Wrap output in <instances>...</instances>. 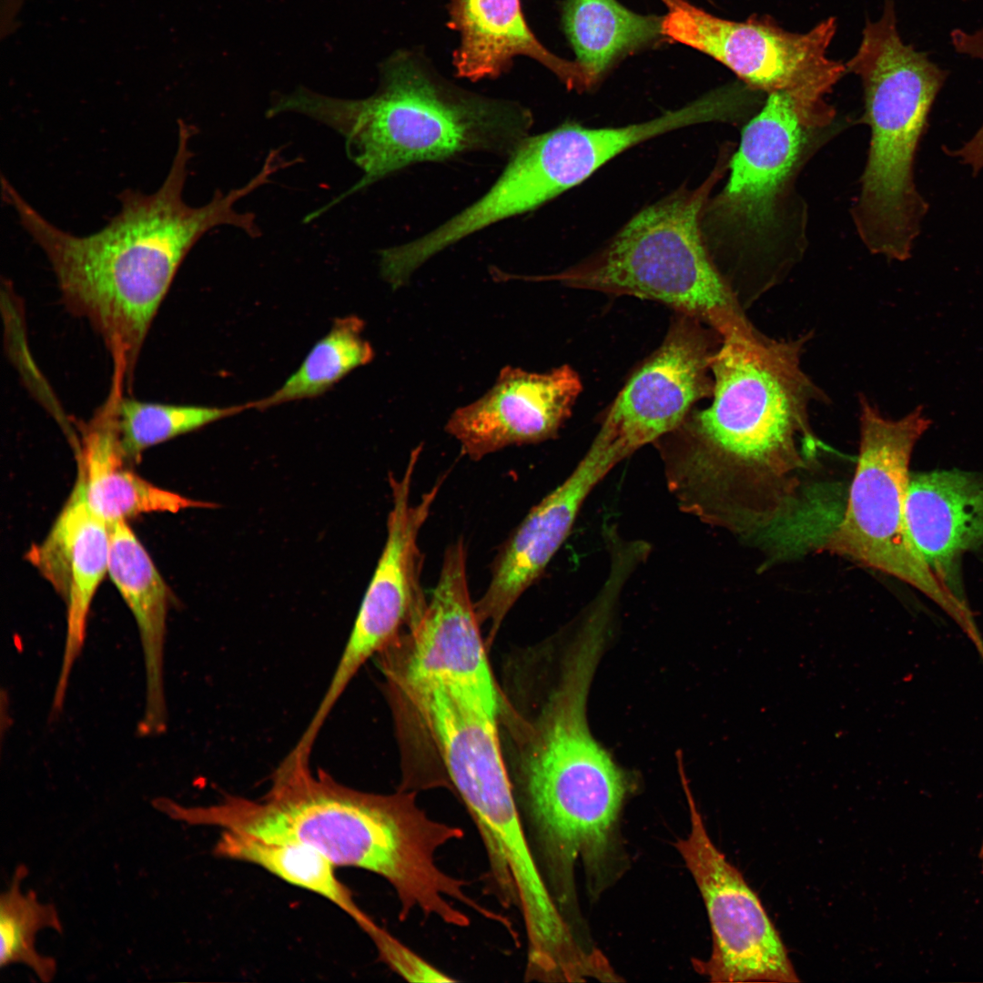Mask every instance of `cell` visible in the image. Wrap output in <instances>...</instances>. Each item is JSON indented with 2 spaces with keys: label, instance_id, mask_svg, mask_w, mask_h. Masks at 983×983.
Returning <instances> with one entry per match:
<instances>
[{
  "label": "cell",
  "instance_id": "obj_29",
  "mask_svg": "<svg viewBox=\"0 0 983 983\" xmlns=\"http://www.w3.org/2000/svg\"><path fill=\"white\" fill-rule=\"evenodd\" d=\"M366 934L375 946L379 959L406 980L410 982L455 981L380 926L376 925Z\"/></svg>",
  "mask_w": 983,
  "mask_h": 983
},
{
  "label": "cell",
  "instance_id": "obj_24",
  "mask_svg": "<svg viewBox=\"0 0 983 983\" xmlns=\"http://www.w3.org/2000/svg\"><path fill=\"white\" fill-rule=\"evenodd\" d=\"M663 16L637 14L617 0H566L563 31L588 88L621 58L664 39Z\"/></svg>",
  "mask_w": 983,
  "mask_h": 983
},
{
  "label": "cell",
  "instance_id": "obj_9",
  "mask_svg": "<svg viewBox=\"0 0 983 983\" xmlns=\"http://www.w3.org/2000/svg\"><path fill=\"white\" fill-rule=\"evenodd\" d=\"M413 707L478 828L501 905L516 907L529 928L551 926L560 911L532 852L502 757L499 709L445 683L422 687Z\"/></svg>",
  "mask_w": 983,
  "mask_h": 983
},
{
  "label": "cell",
  "instance_id": "obj_4",
  "mask_svg": "<svg viewBox=\"0 0 983 983\" xmlns=\"http://www.w3.org/2000/svg\"><path fill=\"white\" fill-rule=\"evenodd\" d=\"M288 112L340 134L348 157L362 172L349 189L309 213V221L412 164L473 152L509 157L532 126V115L522 104L461 88L410 50L396 51L383 61L371 96L338 98L300 86L276 95L266 116Z\"/></svg>",
  "mask_w": 983,
  "mask_h": 983
},
{
  "label": "cell",
  "instance_id": "obj_1",
  "mask_svg": "<svg viewBox=\"0 0 983 983\" xmlns=\"http://www.w3.org/2000/svg\"><path fill=\"white\" fill-rule=\"evenodd\" d=\"M195 132L179 119L176 154L161 187L152 194L122 191L119 212L87 236L53 225L1 177L3 198L47 258L66 308L101 336L114 374L127 390L155 316L192 247L218 226H232L252 237L260 233L255 215L235 207L270 182L276 168L265 162L243 186L227 193L218 189L207 204L191 207L183 191Z\"/></svg>",
  "mask_w": 983,
  "mask_h": 983
},
{
  "label": "cell",
  "instance_id": "obj_20",
  "mask_svg": "<svg viewBox=\"0 0 983 983\" xmlns=\"http://www.w3.org/2000/svg\"><path fill=\"white\" fill-rule=\"evenodd\" d=\"M449 24L459 36L453 66L471 81L496 78L516 56L532 58L569 89L583 91L587 83L579 64L548 50L529 27L520 0H450Z\"/></svg>",
  "mask_w": 983,
  "mask_h": 983
},
{
  "label": "cell",
  "instance_id": "obj_6",
  "mask_svg": "<svg viewBox=\"0 0 983 983\" xmlns=\"http://www.w3.org/2000/svg\"><path fill=\"white\" fill-rule=\"evenodd\" d=\"M851 122L811 127L784 94L766 96L744 126L722 191L708 200L703 231L713 259L746 310L780 284L807 248V205L796 182L811 157Z\"/></svg>",
  "mask_w": 983,
  "mask_h": 983
},
{
  "label": "cell",
  "instance_id": "obj_16",
  "mask_svg": "<svg viewBox=\"0 0 983 983\" xmlns=\"http://www.w3.org/2000/svg\"><path fill=\"white\" fill-rule=\"evenodd\" d=\"M628 455L596 435L572 474L533 507L503 542L492 562L489 585L474 603L480 623H489V641L558 551L588 493Z\"/></svg>",
  "mask_w": 983,
  "mask_h": 983
},
{
  "label": "cell",
  "instance_id": "obj_13",
  "mask_svg": "<svg viewBox=\"0 0 983 983\" xmlns=\"http://www.w3.org/2000/svg\"><path fill=\"white\" fill-rule=\"evenodd\" d=\"M419 457L420 451H412L402 475H389L392 506L385 545L338 665L314 714L319 722L326 720L368 659L390 645L400 627L417 619L427 603L421 586L422 555L418 538L446 475L412 503L411 483Z\"/></svg>",
  "mask_w": 983,
  "mask_h": 983
},
{
  "label": "cell",
  "instance_id": "obj_8",
  "mask_svg": "<svg viewBox=\"0 0 983 983\" xmlns=\"http://www.w3.org/2000/svg\"><path fill=\"white\" fill-rule=\"evenodd\" d=\"M731 148L698 187L679 189L646 207L583 262L534 279L662 302L707 325L722 342L759 339L764 334L723 278L702 227L709 194L728 168Z\"/></svg>",
  "mask_w": 983,
  "mask_h": 983
},
{
  "label": "cell",
  "instance_id": "obj_7",
  "mask_svg": "<svg viewBox=\"0 0 983 983\" xmlns=\"http://www.w3.org/2000/svg\"><path fill=\"white\" fill-rule=\"evenodd\" d=\"M892 0L881 16L866 22L846 72L864 91L862 122L870 128L866 166L851 215L874 255L905 261L929 209L914 180V164L934 102L948 72L901 39Z\"/></svg>",
  "mask_w": 983,
  "mask_h": 983
},
{
  "label": "cell",
  "instance_id": "obj_19",
  "mask_svg": "<svg viewBox=\"0 0 983 983\" xmlns=\"http://www.w3.org/2000/svg\"><path fill=\"white\" fill-rule=\"evenodd\" d=\"M109 525L89 507L79 471L74 489L46 539L27 552L28 561L51 583L66 606V630L52 712L65 703L69 678L81 654L96 592L108 570Z\"/></svg>",
  "mask_w": 983,
  "mask_h": 983
},
{
  "label": "cell",
  "instance_id": "obj_5",
  "mask_svg": "<svg viewBox=\"0 0 983 983\" xmlns=\"http://www.w3.org/2000/svg\"><path fill=\"white\" fill-rule=\"evenodd\" d=\"M594 667L584 655L566 658L538 716L514 725L519 750L512 782L517 804L528 838L533 836L562 899L574 890L579 859L592 874L604 866L632 786L587 726L585 703Z\"/></svg>",
  "mask_w": 983,
  "mask_h": 983
},
{
  "label": "cell",
  "instance_id": "obj_18",
  "mask_svg": "<svg viewBox=\"0 0 983 983\" xmlns=\"http://www.w3.org/2000/svg\"><path fill=\"white\" fill-rule=\"evenodd\" d=\"M581 390L569 365L544 373L506 366L484 395L452 412L444 429L469 459L481 460L506 447L552 438Z\"/></svg>",
  "mask_w": 983,
  "mask_h": 983
},
{
  "label": "cell",
  "instance_id": "obj_31",
  "mask_svg": "<svg viewBox=\"0 0 983 983\" xmlns=\"http://www.w3.org/2000/svg\"><path fill=\"white\" fill-rule=\"evenodd\" d=\"M979 857H980V860H981V865H982V868H983V844H982V846H981V849H980V853H979Z\"/></svg>",
  "mask_w": 983,
  "mask_h": 983
},
{
  "label": "cell",
  "instance_id": "obj_26",
  "mask_svg": "<svg viewBox=\"0 0 983 983\" xmlns=\"http://www.w3.org/2000/svg\"><path fill=\"white\" fill-rule=\"evenodd\" d=\"M363 330L364 322L358 316L336 319L298 370L271 394L252 401V408L265 410L319 397L356 368L370 363L374 350L362 336Z\"/></svg>",
  "mask_w": 983,
  "mask_h": 983
},
{
  "label": "cell",
  "instance_id": "obj_12",
  "mask_svg": "<svg viewBox=\"0 0 983 983\" xmlns=\"http://www.w3.org/2000/svg\"><path fill=\"white\" fill-rule=\"evenodd\" d=\"M690 831L676 847L704 899L712 951L694 968L712 982L796 983L787 949L760 898L710 838L683 776Z\"/></svg>",
  "mask_w": 983,
  "mask_h": 983
},
{
  "label": "cell",
  "instance_id": "obj_10",
  "mask_svg": "<svg viewBox=\"0 0 983 983\" xmlns=\"http://www.w3.org/2000/svg\"><path fill=\"white\" fill-rule=\"evenodd\" d=\"M859 407L856 469L844 516L824 549L910 584L968 629L967 609L925 561L907 522L910 458L931 421L922 406L897 421L885 418L864 395Z\"/></svg>",
  "mask_w": 983,
  "mask_h": 983
},
{
  "label": "cell",
  "instance_id": "obj_15",
  "mask_svg": "<svg viewBox=\"0 0 983 983\" xmlns=\"http://www.w3.org/2000/svg\"><path fill=\"white\" fill-rule=\"evenodd\" d=\"M741 105L731 89H719L641 123L592 128L564 123L528 136L516 149L522 178L540 207L579 185L609 160L662 134L708 122H738Z\"/></svg>",
  "mask_w": 983,
  "mask_h": 983
},
{
  "label": "cell",
  "instance_id": "obj_21",
  "mask_svg": "<svg viewBox=\"0 0 983 983\" xmlns=\"http://www.w3.org/2000/svg\"><path fill=\"white\" fill-rule=\"evenodd\" d=\"M906 516L917 550L953 591L961 555L983 546V473L910 474Z\"/></svg>",
  "mask_w": 983,
  "mask_h": 983
},
{
  "label": "cell",
  "instance_id": "obj_28",
  "mask_svg": "<svg viewBox=\"0 0 983 983\" xmlns=\"http://www.w3.org/2000/svg\"><path fill=\"white\" fill-rule=\"evenodd\" d=\"M27 874L25 866H18L0 897V967L22 964L47 983L56 977L57 965L37 951L36 935L44 928L62 933L63 926L53 904L41 902L32 890L23 892Z\"/></svg>",
  "mask_w": 983,
  "mask_h": 983
},
{
  "label": "cell",
  "instance_id": "obj_2",
  "mask_svg": "<svg viewBox=\"0 0 983 983\" xmlns=\"http://www.w3.org/2000/svg\"><path fill=\"white\" fill-rule=\"evenodd\" d=\"M177 819L309 846L336 867H356L384 878L400 909L431 906L445 892L450 875L436 854L460 836L458 826L437 821L421 808L413 793L390 795L356 790L309 762L283 759L260 798L227 795L202 806H180Z\"/></svg>",
  "mask_w": 983,
  "mask_h": 983
},
{
  "label": "cell",
  "instance_id": "obj_14",
  "mask_svg": "<svg viewBox=\"0 0 983 983\" xmlns=\"http://www.w3.org/2000/svg\"><path fill=\"white\" fill-rule=\"evenodd\" d=\"M720 337L680 314L655 352L633 374L599 431L630 453L674 430L713 395L711 362Z\"/></svg>",
  "mask_w": 983,
  "mask_h": 983
},
{
  "label": "cell",
  "instance_id": "obj_25",
  "mask_svg": "<svg viewBox=\"0 0 983 983\" xmlns=\"http://www.w3.org/2000/svg\"><path fill=\"white\" fill-rule=\"evenodd\" d=\"M213 851L218 857L260 866L291 885L326 898L349 915L364 932L376 924L338 878L336 866L309 846L222 830Z\"/></svg>",
  "mask_w": 983,
  "mask_h": 983
},
{
  "label": "cell",
  "instance_id": "obj_30",
  "mask_svg": "<svg viewBox=\"0 0 983 983\" xmlns=\"http://www.w3.org/2000/svg\"><path fill=\"white\" fill-rule=\"evenodd\" d=\"M951 43L957 52L974 58L983 59V29L968 33L954 29L950 34ZM945 152L957 157L964 165L969 166L973 176L983 170V123L975 135L961 147Z\"/></svg>",
  "mask_w": 983,
  "mask_h": 983
},
{
  "label": "cell",
  "instance_id": "obj_11",
  "mask_svg": "<svg viewBox=\"0 0 983 983\" xmlns=\"http://www.w3.org/2000/svg\"><path fill=\"white\" fill-rule=\"evenodd\" d=\"M665 40L690 46L729 68L754 92L789 96L801 121L828 127L838 121L826 102L846 65L827 56L836 22L828 17L806 33L785 30L767 15L745 21L717 17L685 0H661Z\"/></svg>",
  "mask_w": 983,
  "mask_h": 983
},
{
  "label": "cell",
  "instance_id": "obj_23",
  "mask_svg": "<svg viewBox=\"0 0 983 983\" xmlns=\"http://www.w3.org/2000/svg\"><path fill=\"white\" fill-rule=\"evenodd\" d=\"M108 399L86 426L79 471L86 502L109 526L140 513L177 512L187 508L213 507L159 488L134 472L121 448Z\"/></svg>",
  "mask_w": 983,
  "mask_h": 983
},
{
  "label": "cell",
  "instance_id": "obj_27",
  "mask_svg": "<svg viewBox=\"0 0 983 983\" xmlns=\"http://www.w3.org/2000/svg\"><path fill=\"white\" fill-rule=\"evenodd\" d=\"M123 390L113 382L109 395L119 442L129 462L137 461L149 447L252 408L251 402L210 407L141 401L123 397Z\"/></svg>",
  "mask_w": 983,
  "mask_h": 983
},
{
  "label": "cell",
  "instance_id": "obj_22",
  "mask_svg": "<svg viewBox=\"0 0 983 983\" xmlns=\"http://www.w3.org/2000/svg\"><path fill=\"white\" fill-rule=\"evenodd\" d=\"M107 573L131 611L139 633L145 666V707L141 735L167 728L164 651L170 592L127 521L109 526Z\"/></svg>",
  "mask_w": 983,
  "mask_h": 983
},
{
  "label": "cell",
  "instance_id": "obj_17",
  "mask_svg": "<svg viewBox=\"0 0 983 983\" xmlns=\"http://www.w3.org/2000/svg\"><path fill=\"white\" fill-rule=\"evenodd\" d=\"M471 602L467 552L461 538L444 552L431 598L410 623V642L402 664H383L391 682L439 679L492 696H502L490 667Z\"/></svg>",
  "mask_w": 983,
  "mask_h": 983
},
{
  "label": "cell",
  "instance_id": "obj_32",
  "mask_svg": "<svg viewBox=\"0 0 983 983\" xmlns=\"http://www.w3.org/2000/svg\"><path fill=\"white\" fill-rule=\"evenodd\" d=\"M272 150H273V149H272ZM274 150H277V151H278V152H279V154L281 155V153H280V151H279V149L275 148ZM281 156H282V155H281ZM284 158H285V157H284ZM285 159H286V160H287V162H288V166H289V160H288L287 158H285Z\"/></svg>",
  "mask_w": 983,
  "mask_h": 983
},
{
  "label": "cell",
  "instance_id": "obj_3",
  "mask_svg": "<svg viewBox=\"0 0 983 983\" xmlns=\"http://www.w3.org/2000/svg\"><path fill=\"white\" fill-rule=\"evenodd\" d=\"M811 337L725 341L713 356V401L694 426L722 466V515L735 529L777 519L816 456L810 408L829 399L802 367Z\"/></svg>",
  "mask_w": 983,
  "mask_h": 983
}]
</instances>
